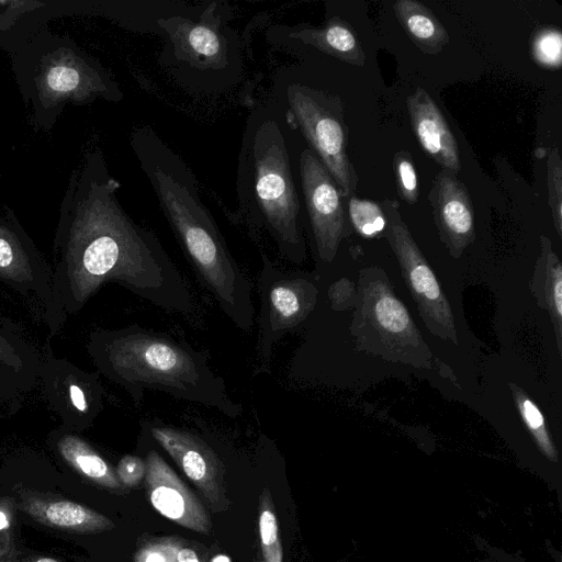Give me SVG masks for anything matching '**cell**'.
Returning <instances> with one entry per match:
<instances>
[{"label": "cell", "mask_w": 562, "mask_h": 562, "mask_svg": "<svg viewBox=\"0 0 562 562\" xmlns=\"http://www.w3.org/2000/svg\"><path fill=\"white\" fill-rule=\"evenodd\" d=\"M31 562H58L57 560L55 559H52V558H36L34 560H32Z\"/></svg>", "instance_id": "obj_34"}, {"label": "cell", "mask_w": 562, "mask_h": 562, "mask_svg": "<svg viewBox=\"0 0 562 562\" xmlns=\"http://www.w3.org/2000/svg\"><path fill=\"white\" fill-rule=\"evenodd\" d=\"M285 120L300 130L310 148L334 179L341 196H351L358 177L346 151V130L340 104L330 95L300 83L285 89Z\"/></svg>", "instance_id": "obj_5"}, {"label": "cell", "mask_w": 562, "mask_h": 562, "mask_svg": "<svg viewBox=\"0 0 562 562\" xmlns=\"http://www.w3.org/2000/svg\"><path fill=\"white\" fill-rule=\"evenodd\" d=\"M183 547L177 537L155 538L145 542L134 553V562H178L179 550Z\"/></svg>", "instance_id": "obj_27"}, {"label": "cell", "mask_w": 562, "mask_h": 562, "mask_svg": "<svg viewBox=\"0 0 562 562\" xmlns=\"http://www.w3.org/2000/svg\"><path fill=\"white\" fill-rule=\"evenodd\" d=\"M21 508L35 520L59 529L95 533L114 528V522L106 516L67 499L33 496L25 498Z\"/></svg>", "instance_id": "obj_17"}, {"label": "cell", "mask_w": 562, "mask_h": 562, "mask_svg": "<svg viewBox=\"0 0 562 562\" xmlns=\"http://www.w3.org/2000/svg\"><path fill=\"white\" fill-rule=\"evenodd\" d=\"M12 506L9 501H0V557L10 553L12 547Z\"/></svg>", "instance_id": "obj_30"}, {"label": "cell", "mask_w": 562, "mask_h": 562, "mask_svg": "<svg viewBox=\"0 0 562 562\" xmlns=\"http://www.w3.org/2000/svg\"><path fill=\"white\" fill-rule=\"evenodd\" d=\"M35 70V97L43 108H53L68 100L122 99L119 87L102 68L68 46H57L41 55Z\"/></svg>", "instance_id": "obj_8"}, {"label": "cell", "mask_w": 562, "mask_h": 562, "mask_svg": "<svg viewBox=\"0 0 562 562\" xmlns=\"http://www.w3.org/2000/svg\"><path fill=\"white\" fill-rule=\"evenodd\" d=\"M57 448L63 459L89 481L110 490L122 487L111 464L81 438L65 435Z\"/></svg>", "instance_id": "obj_21"}, {"label": "cell", "mask_w": 562, "mask_h": 562, "mask_svg": "<svg viewBox=\"0 0 562 562\" xmlns=\"http://www.w3.org/2000/svg\"><path fill=\"white\" fill-rule=\"evenodd\" d=\"M178 562H202L196 552L187 547H182L177 557Z\"/></svg>", "instance_id": "obj_32"}, {"label": "cell", "mask_w": 562, "mask_h": 562, "mask_svg": "<svg viewBox=\"0 0 562 562\" xmlns=\"http://www.w3.org/2000/svg\"><path fill=\"white\" fill-rule=\"evenodd\" d=\"M211 562H231V559L225 554L215 555Z\"/></svg>", "instance_id": "obj_33"}, {"label": "cell", "mask_w": 562, "mask_h": 562, "mask_svg": "<svg viewBox=\"0 0 562 562\" xmlns=\"http://www.w3.org/2000/svg\"><path fill=\"white\" fill-rule=\"evenodd\" d=\"M398 194L408 204H414L419 194L417 175L412 157L407 151H398L393 159Z\"/></svg>", "instance_id": "obj_26"}, {"label": "cell", "mask_w": 562, "mask_h": 562, "mask_svg": "<svg viewBox=\"0 0 562 562\" xmlns=\"http://www.w3.org/2000/svg\"><path fill=\"white\" fill-rule=\"evenodd\" d=\"M286 37L314 46L325 54L352 65L361 66L366 60L355 33L337 18L331 19L322 27L306 24L288 27Z\"/></svg>", "instance_id": "obj_19"}, {"label": "cell", "mask_w": 562, "mask_h": 562, "mask_svg": "<svg viewBox=\"0 0 562 562\" xmlns=\"http://www.w3.org/2000/svg\"><path fill=\"white\" fill-rule=\"evenodd\" d=\"M131 145L201 282L235 326L248 331L255 318L251 284L203 205L193 172L149 127L134 131Z\"/></svg>", "instance_id": "obj_2"}, {"label": "cell", "mask_w": 562, "mask_h": 562, "mask_svg": "<svg viewBox=\"0 0 562 562\" xmlns=\"http://www.w3.org/2000/svg\"><path fill=\"white\" fill-rule=\"evenodd\" d=\"M217 3H211L198 21L173 15L160 18L157 25L168 35L171 55L198 70H226L233 61V43L224 33Z\"/></svg>", "instance_id": "obj_11"}, {"label": "cell", "mask_w": 562, "mask_h": 562, "mask_svg": "<svg viewBox=\"0 0 562 562\" xmlns=\"http://www.w3.org/2000/svg\"><path fill=\"white\" fill-rule=\"evenodd\" d=\"M413 132L424 150L445 170L461 169L458 143L441 110L422 88L407 98Z\"/></svg>", "instance_id": "obj_16"}, {"label": "cell", "mask_w": 562, "mask_h": 562, "mask_svg": "<svg viewBox=\"0 0 562 562\" xmlns=\"http://www.w3.org/2000/svg\"><path fill=\"white\" fill-rule=\"evenodd\" d=\"M0 360L10 366L20 368V358L14 353L13 348L0 336Z\"/></svg>", "instance_id": "obj_31"}, {"label": "cell", "mask_w": 562, "mask_h": 562, "mask_svg": "<svg viewBox=\"0 0 562 562\" xmlns=\"http://www.w3.org/2000/svg\"><path fill=\"white\" fill-rule=\"evenodd\" d=\"M394 11L404 31L422 52L438 54L448 44V32L423 3L398 0L394 3Z\"/></svg>", "instance_id": "obj_20"}, {"label": "cell", "mask_w": 562, "mask_h": 562, "mask_svg": "<svg viewBox=\"0 0 562 562\" xmlns=\"http://www.w3.org/2000/svg\"><path fill=\"white\" fill-rule=\"evenodd\" d=\"M512 394L524 424L538 448L550 461H558V450L547 428L546 419L537 404L515 384H510Z\"/></svg>", "instance_id": "obj_22"}, {"label": "cell", "mask_w": 562, "mask_h": 562, "mask_svg": "<svg viewBox=\"0 0 562 562\" xmlns=\"http://www.w3.org/2000/svg\"><path fill=\"white\" fill-rule=\"evenodd\" d=\"M120 186L100 150L89 153L70 178L55 238L53 286L61 312L78 311L114 281L166 312L194 318L188 283L156 234L123 210Z\"/></svg>", "instance_id": "obj_1"}, {"label": "cell", "mask_w": 562, "mask_h": 562, "mask_svg": "<svg viewBox=\"0 0 562 562\" xmlns=\"http://www.w3.org/2000/svg\"><path fill=\"white\" fill-rule=\"evenodd\" d=\"M235 222L267 233L280 255L295 263L306 258L301 206L290 156L279 122L260 108L251 113L238 156Z\"/></svg>", "instance_id": "obj_4"}, {"label": "cell", "mask_w": 562, "mask_h": 562, "mask_svg": "<svg viewBox=\"0 0 562 562\" xmlns=\"http://www.w3.org/2000/svg\"><path fill=\"white\" fill-rule=\"evenodd\" d=\"M149 434L215 508L226 502L224 468L216 452L192 431L149 424Z\"/></svg>", "instance_id": "obj_12"}, {"label": "cell", "mask_w": 562, "mask_h": 562, "mask_svg": "<svg viewBox=\"0 0 562 562\" xmlns=\"http://www.w3.org/2000/svg\"><path fill=\"white\" fill-rule=\"evenodd\" d=\"M259 501L258 529L262 562H283L278 517L268 487L262 490Z\"/></svg>", "instance_id": "obj_23"}, {"label": "cell", "mask_w": 562, "mask_h": 562, "mask_svg": "<svg viewBox=\"0 0 562 562\" xmlns=\"http://www.w3.org/2000/svg\"><path fill=\"white\" fill-rule=\"evenodd\" d=\"M541 251L530 283L538 305L551 318L559 353H562V266L550 239L541 236Z\"/></svg>", "instance_id": "obj_18"}, {"label": "cell", "mask_w": 562, "mask_h": 562, "mask_svg": "<svg viewBox=\"0 0 562 562\" xmlns=\"http://www.w3.org/2000/svg\"><path fill=\"white\" fill-rule=\"evenodd\" d=\"M90 353L99 370L140 404L146 390L214 408L235 418L241 405L227 392L205 353L167 334L132 325L92 335Z\"/></svg>", "instance_id": "obj_3"}, {"label": "cell", "mask_w": 562, "mask_h": 562, "mask_svg": "<svg viewBox=\"0 0 562 562\" xmlns=\"http://www.w3.org/2000/svg\"><path fill=\"white\" fill-rule=\"evenodd\" d=\"M429 200L441 239L453 257H459L474 239V215L465 186L456 175L441 170Z\"/></svg>", "instance_id": "obj_15"}, {"label": "cell", "mask_w": 562, "mask_h": 562, "mask_svg": "<svg viewBox=\"0 0 562 562\" xmlns=\"http://www.w3.org/2000/svg\"><path fill=\"white\" fill-rule=\"evenodd\" d=\"M381 207L385 215L386 238L425 325L437 337L457 344L458 334L449 301L403 222L398 204L385 200Z\"/></svg>", "instance_id": "obj_7"}, {"label": "cell", "mask_w": 562, "mask_h": 562, "mask_svg": "<svg viewBox=\"0 0 562 562\" xmlns=\"http://www.w3.org/2000/svg\"><path fill=\"white\" fill-rule=\"evenodd\" d=\"M300 176L317 255L324 262H331L346 233L341 195L311 148H305L300 155Z\"/></svg>", "instance_id": "obj_10"}, {"label": "cell", "mask_w": 562, "mask_h": 562, "mask_svg": "<svg viewBox=\"0 0 562 562\" xmlns=\"http://www.w3.org/2000/svg\"><path fill=\"white\" fill-rule=\"evenodd\" d=\"M116 477L122 486H137L146 474V462L138 456H124L117 463Z\"/></svg>", "instance_id": "obj_29"}, {"label": "cell", "mask_w": 562, "mask_h": 562, "mask_svg": "<svg viewBox=\"0 0 562 562\" xmlns=\"http://www.w3.org/2000/svg\"><path fill=\"white\" fill-rule=\"evenodd\" d=\"M145 462V484L151 506L179 526L207 535L211 517L199 497L157 451L149 450Z\"/></svg>", "instance_id": "obj_13"}, {"label": "cell", "mask_w": 562, "mask_h": 562, "mask_svg": "<svg viewBox=\"0 0 562 562\" xmlns=\"http://www.w3.org/2000/svg\"><path fill=\"white\" fill-rule=\"evenodd\" d=\"M348 214L353 228L362 237L371 238L385 229L384 212L375 202L350 196Z\"/></svg>", "instance_id": "obj_24"}, {"label": "cell", "mask_w": 562, "mask_h": 562, "mask_svg": "<svg viewBox=\"0 0 562 562\" xmlns=\"http://www.w3.org/2000/svg\"><path fill=\"white\" fill-rule=\"evenodd\" d=\"M361 283L362 318L390 349L389 353L418 366L428 363L431 353L389 281L379 276H364Z\"/></svg>", "instance_id": "obj_9"}, {"label": "cell", "mask_w": 562, "mask_h": 562, "mask_svg": "<svg viewBox=\"0 0 562 562\" xmlns=\"http://www.w3.org/2000/svg\"><path fill=\"white\" fill-rule=\"evenodd\" d=\"M532 55L537 63L558 69L562 60V36L557 29H543L533 38Z\"/></svg>", "instance_id": "obj_25"}, {"label": "cell", "mask_w": 562, "mask_h": 562, "mask_svg": "<svg viewBox=\"0 0 562 562\" xmlns=\"http://www.w3.org/2000/svg\"><path fill=\"white\" fill-rule=\"evenodd\" d=\"M548 192L553 223L559 236H562V164L554 148L548 158Z\"/></svg>", "instance_id": "obj_28"}, {"label": "cell", "mask_w": 562, "mask_h": 562, "mask_svg": "<svg viewBox=\"0 0 562 562\" xmlns=\"http://www.w3.org/2000/svg\"><path fill=\"white\" fill-rule=\"evenodd\" d=\"M258 291L260 314L255 373H265L270 369L273 345L306 321L316 305L318 290L311 276L285 271L262 254Z\"/></svg>", "instance_id": "obj_6"}, {"label": "cell", "mask_w": 562, "mask_h": 562, "mask_svg": "<svg viewBox=\"0 0 562 562\" xmlns=\"http://www.w3.org/2000/svg\"><path fill=\"white\" fill-rule=\"evenodd\" d=\"M0 278L19 289L40 291L61 312L44 261L10 210L0 220Z\"/></svg>", "instance_id": "obj_14"}]
</instances>
